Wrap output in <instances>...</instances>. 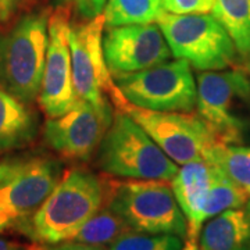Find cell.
<instances>
[{
	"label": "cell",
	"mask_w": 250,
	"mask_h": 250,
	"mask_svg": "<svg viewBox=\"0 0 250 250\" xmlns=\"http://www.w3.org/2000/svg\"><path fill=\"white\" fill-rule=\"evenodd\" d=\"M107 206L134 232L170 233L182 239L187 236V218L171 182L154 179L108 182Z\"/></svg>",
	"instance_id": "obj_6"
},
{
	"label": "cell",
	"mask_w": 250,
	"mask_h": 250,
	"mask_svg": "<svg viewBox=\"0 0 250 250\" xmlns=\"http://www.w3.org/2000/svg\"><path fill=\"white\" fill-rule=\"evenodd\" d=\"M95 157L100 171L117 178L171 182L179 170L150 135L118 108Z\"/></svg>",
	"instance_id": "obj_3"
},
{
	"label": "cell",
	"mask_w": 250,
	"mask_h": 250,
	"mask_svg": "<svg viewBox=\"0 0 250 250\" xmlns=\"http://www.w3.org/2000/svg\"><path fill=\"white\" fill-rule=\"evenodd\" d=\"M200 250H250V197L205 224Z\"/></svg>",
	"instance_id": "obj_15"
},
{
	"label": "cell",
	"mask_w": 250,
	"mask_h": 250,
	"mask_svg": "<svg viewBox=\"0 0 250 250\" xmlns=\"http://www.w3.org/2000/svg\"><path fill=\"white\" fill-rule=\"evenodd\" d=\"M49 18V10L31 9L0 31V88L29 106L42 86Z\"/></svg>",
	"instance_id": "obj_2"
},
{
	"label": "cell",
	"mask_w": 250,
	"mask_h": 250,
	"mask_svg": "<svg viewBox=\"0 0 250 250\" xmlns=\"http://www.w3.org/2000/svg\"><path fill=\"white\" fill-rule=\"evenodd\" d=\"M54 9H62L77 21H88L103 13L107 0H50Z\"/></svg>",
	"instance_id": "obj_22"
},
{
	"label": "cell",
	"mask_w": 250,
	"mask_h": 250,
	"mask_svg": "<svg viewBox=\"0 0 250 250\" xmlns=\"http://www.w3.org/2000/svg\"><path fill=\"white\" fill-rule=\"evenodd\" d=\"M211 14L231 36L241 57H249L250 0H214Z\"/></svg>",
	"instance_id": "obj_17"
},
{
	"label": "cell",
	"mask_w": 250,
	"mask_h": 250,
	"mask_svg": "<svg viewBox=\"0 0 250 250\" xmlns=\"http://www.w3.org/2000/svg\"><path fill=\"white\" fill-rule=\"evenodd\" d=\"M0 250H29V248H25L17 242L0 238Z\"/></svg>",
	"instance_id": "obj_27"
},
{
	"label": "cell",
	"mask_w": 250,
	"mask_h": 250,
	"mask_svg": "<svg viewBox=\"0 0 250 250\" xmlns=\"http://www.w3.org/2000/svg\"><path fill=\"white\" fill-rule=\"evenodd\" d=\"M113 107L114 104L98 107L78 99L65 114L47 118L43 126L46 145L64 159L89 160L113 121Z\"/></svg>",
	"instance_id": "obj_11"
},
{
	"label": "cell",
	"mask_w": 250,
	"mask_h": 250,
	"mask_svg": "<svg viewBox=\"0 0 250 250\" xmlns=\"http://www.w3.org/2000/svg\"><path fill=\"white\" fill-rule=\"evenodd\" d=\"M129 232H134L132 228L106 205L81 227L71 241L88 243L103 249L107 248L108 250L114 242Z\"/></svg>",
	"instance_id": "obj_18"
},
{
	"label": "cell",
	"mask_w": 250,
	"mask_h": 250,
	"mask_svg": "<svg viewBox=\"0 0 250 250\" xmlns=\"http://www.w3.org/2000/svg\"><path fill=\"white\" fill-rule=\"evenodd\" d=\"M24 163H25V160L0 161V184H3L6 179L13 177L22 167Z\"/></svg>",
	"instance_id": "obj_26"
},
{
	"label": "cell",
	"mask_w": 250,
	"mask_h": 250,
	"mask_svg": "<svg viewBox=\"0 0 250 250\" xmlns=\"http://www.w3.org/2000/svg\"><path fill=\"white\" fill-rule=\"evenodd\" d=\"M171 187L188 224L182 250H200V233L205 224L249 199L213 161L208 160L181 166L171 181Z\"/></svg>",
	"instance_id": "obj_4"
},
{
	"label": "cell",
	"mask_w": 250,
	"mask_h": 250,
	"mask_svg": "<svg viewBox=\"0 0 250 250\" xmlns=\"http://www.w3.org/2000/svg\"><path fill=\"white\" fill-rule=\"evenodd\" d=\"M248 59V62H246V68H248V71L250 72V56L249 57H246Z\"/></svg>",
	"instance_id": "obj_29"
},
{
	"label": "cell",
	"mask_w": 250,
	"mask_h": 250,
	"mask_svg": "<svg viewBox=\"0 0 250 250\" xmlns=\"http://www.w3.org/2000/svg\"><path fill=\"white\" fill-rule=\"evenodd\" d=\"M71 17L67 11L54 9L49 18V43L38 103L47 118L70 111L78 102L74 86L68 34Z\"/></svg>",
	"instance_id": "obj_13"
},
{
	"label": "cell",
	"mask_w": 250,
	"mask_h": 250,
	"mask_svg": "<svg viewBox=\"0 0 250 250\" xmlns=\"http://www.w3.org/2000/svg\"><path fill=\"white\" fill-rule=\"evenodd\" d=\"M123 98L136 107L154 111L193 113L196 80L185 60L163 62L145 71L113 77Z\"/></svg>",
	"instance_id": "obj_9"
},
{
	"label": "cell",
	"mask_w": 250,
	"mask_h": 250,
	"mask_svg": "<svg viewBox=\"0 0 250 250\" xmlns=\"http://www.w3.org/2000/svg\"><path fill=\"white\" fill-rule=\"evenodd\" d=\"M157 24L171 53L199 71H220L233 65L238 49L224 27L207 13L174 14L163 11Z\"/></svg>",
	"instance_id": "obj_7"
},
{
	"label": "cell",
	"mask_w": 250,
	"mask_h": 250,
	"mask_svg": "<svg viewBox=\"0 0 250 250\" xmlns=\"http://www.w3.org/2000/svg\"><path fill=\"white\" fill-rule=\"evenodd\" d=\"M184 239L170 233L129 232L114 242L108 250H182Z\"/></svg>",
	"instance_id": "obj_21"
},
{
	"label": "cell",
	"mask_w": 250,
	"mask_h": 250,
	"mask_svg": "<svg viewBox=\"0 0 250 250\" xmlns=\"http://www.w3.org/2000/svg\"><path fill=\"white\" fill-rule=\"evenodd\" d=\"M16 227V221L13 218H10L9 215L3 214L0 211V233L7 231L10 228H14Z\"/></svg>",
	"instance_id": "obj_28"
},
{
	"label": "cell",
	"mask_w": 250,
	"mask_h": 250,
	"mask_svg": "<svg viewBox=\"0 0 250 250\" xmlns=\"http://www.w3.org/2000/svg\"><path fill=\"white\" fill-rule=\"evenodd\" d=\"M103 52L111 77L145 71L172 57L157 22L104 28Z\"/></svg>",
	"instance_id": "obj_12"
},
{
	"label": "cell",
	"mask_w": 250,
	"mask_h": 250,
	"mask_svg": "<svg viewBox=\"0 0 250 250\" xmlns=\"http://www.w3.org/2000/svg\"><path fill=\"white\" fill-rule=\"evenodd\" d=\"M111 102L114 107L132 117L178 166L192 161H210L214 149L220 145L203 120L192 113L136 107L123 98L118 88L111 96Z\"/></svg>",
	"instance_id": "obj_8"
},
{
	"label": "cell",
	"mask_w": 250,
	"mask_h": 250,
	"mask_svg": "<svg viewBox=\"0 0 250 250\" xmlns=\"http://www.w3.org/2000/svg\"><path fill=\"white\" fill-rule=\"evenodd\" d=\"M210 161L250 197V143L218 145Z\"/></svg>",
	"instance_id": "obj_20"
},
{
	"label": "cell",
	"mask_w": 250,
	"mask_h": 250,
	"mask_svg": "<svg viewBox=\"0 0 250 250\" xmlns=\"http://www.w3.org/2000/svg\"><path fill=\"white\" fill-rule=\"evenodd\" d=\"M35 0H0V25L6 27L34 6Z\"/></svg>",
	"instance_id": "obj_24"
},
{
	"label": "cell",
	"mask_w": 250,
	"mask_h": 250,
	"mask_svg": "<svg viewBox=\"0 0 250 250\" xmlns=\"http://www.w3.org/2000/svg\"><path fill=\"white\" fill-rule=\"evenodd\" d=\"M163 11L160 0H107L103 14L110 28L157 22Z\"/></svg>",
	"instance_id": "obj_19"
},
{
	"label": "cell",
	"mask_w": 250,
	"mask_h": 250,
	"mask_svg": "<svg viewBox=\"0 0 250 250\" xmlns=\"http://www.w3.org/2000/svg\"><path fill=\"white\" fill-rule=\"evenodd\" d=\"M38 132L39 120L31 106L0 88V154L27 147Z\"/></svg>",
	"instance_id": "obj_16"
},
{
	"label": "cell",
	"mask_w": 250,
	"mask_h": 250,
	"mask_svg": "<svg viewBox=\"0 0 250 250\" xmlns=\"http://www.w3.org/2000/svg\"><path fill=\"white\" fill-rule=\"evenodd\" d=\"M108 182L82 168L62 174L35 214L18 227L38 243L70 241L81 227L107 205Z\"/></svg>",
	"instance_id": "obj_1"
},
{
	"label": "cell",
	"mask_w": 250,
	"mask_h": 250,
	"mask_svg": "<svg viewBox=\"0 0 250 250\" xmlns=\"http://www.w3.org/2000/svg\"><path fill=\"white\" fill-rule=\"evenodd\" d=\"M197 116L221 145L250 143V80L239 70L200 71Z\"/></svg>",
	"instance_id": "obj_5"
},
{
	"label": "cell",
	"mask_w": 250,
	"mask_h": 250,
	"mask_svg": "<svg viewBox=\"0 0 250 250\" xmlns=\"http://www.w3.org/2000/svg\"><path fill=\"white\" fill-rule=\"evenodd\" d=\"M104 14L88 21H71L68 43L71 52L72 77L78 99L103 107L113 104L117 86L103 52Z\"/></svg>",
	"instance_id": "obj_10"
},
{
	"label": "cell",
	"mask_w": 250,
	"mask_h": 250,
	"mask_svg": "<svg viewBox=\"0 0 250 250\" xmlns=\"http://www.w3.org/2000/svg\"><path fill=\"white\" fill-rule=\"evenodd\" d=\"M62 177V166L53 159L36 157L0 184V211L20 227L38 211Z\"/></svg>",
	"instance_id": "obj_14"
},
{
	"label": "cell",
	"mask_w": 250,
	"mask_h": 250,
	"mask_svg": "<svg viewBox=\"0 0 250 250\" xmlns=\"http://www.w3.org/2000/svg\"><path fill=\"white\" fill-rule=\"evenodd\" d=\"M164 11L174 14L208 13L213 9L214 0H160Z\"/></svg>",
	"instance_id": "obj_23"
},
{
	"label": "cell",
	"mask_w": 250,
	"mask_h": 250,
	"mask_svg": "<svg viewBox=\"0 0 250 250\" xmlns=\"http://www.w3.org/2000/svg\"><path fill=\"white\" fill-rule=\"evenodd\" d=\"M29 250H106L99 246L88 245L77 241H62L57 243H39L36 246L29 248Z\"/></svg>",
	"instance_id": "obj_25"
}]
</instances>
